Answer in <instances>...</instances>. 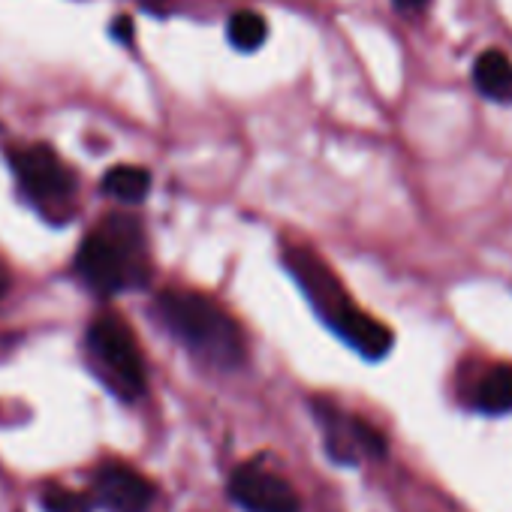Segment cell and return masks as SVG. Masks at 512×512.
<instances>
[{
  "mask_svg": "<svg viewBox=\"0 0 512 512\" xmlns=\"http://www.w3.org/2000/svg\"><path fill=\"white\" fill-rule=\"evenodd\" d=\"M229 497L244 512H299V491L263 464H241L229 479Z\"/></svg>",
  "mask_w": 512,
  "mask_h": 512,
  "instance_id": "6",
  "label": "cell"
},
{
  "mask_svg": "<svg viewBox=\"0 0 512 512\" xmlns=\"http://www.w3.org/2000/svg\"><path fill=\"white\" fill-rule=\"evenodd\" d=\"M392 4L401 10V13H419L428 7V0H392Z\"/></svg>",
  "mask_w": 512,
  "mask_h": 512,
  "instance_id": "15",
  "label": "cell"
},
{
  "mask_svg": "<svg viewBox=\"0 0 512 512\" xmlns=\"http://www.w3.org/2000/svg\"><path fill=\"white\" fill-rule=\"evenodd\" d=\"M476 407L488 416L512 410V365H494L476 386Z\"/></svg>",
  "mask_w": 512,
  "mask_h": 512,
  "instance_id": "10",
  "label": "cell"
},
{
  "mask_svg": "<svg viewBox=\"0 0 512 512\" xmlns=\"http://www.w3.org/2000/svg\"><path fill=\"white\" fill-rule=\"evenodd\" d=\"M154 482L124 461H106L94 473V506L106 512H148L154 503Z\"/></svg>",
  "mask_w": 512,
  "mask_h": 512,
  "instance_id": "8",
  "label": "cell"
},
{
  "mask_svg": "<svg viewBox=\"0 0 512 512\" xmlns=\"http://www.w3.org/2000/svg\"><path fill=\"white\" fill-rule=\"evenodd\" d=\"M112 34L118 37V40H133V22L127 19V16H118L115 22H112Z\"/></svg>",
  "mask_w": 512,
  "mask_h": 512,
  "instance_id": "14",
  "label": "cell"
},
{
  "mask_svg": "<svg viewBox=\"0 0 512 512\" xmlns=\"http://www.w3.org/2000/svg\"><path fill=\"white\" fill-rule=\"evenodd\" d=\"M266 40H269V22L260 13L238 10L229 19V43L238 52H256V49H263Z\"/></svg>",
  "mask_w": 512,
  "mask_h": 512,
  "instance_id": "12",
  "label": "cell"
},
{
  "mask_svg": "<svg viewBox=\"0 0 512 512\" xmlns=\"http://www.w3.org/2000/svg\"><path fill=\"white\" fill-rule=\"evenodd\" d=\"M10 166L16 172L25 196L49 217H61L76 196V175L49 145H31L10 154Z\"/></svg>",
  "mask_w": 512,
  "mask_h": 512,
  "instance_id": "4",
  "label": "cell"
},
{
  "mask_svg": "<svg viewBox=\"0 0 512 512\" xmlns=\"http://www.w3.org/2000/svg\"><path fill=\"white\" fill-rule=\"evenodd\" d=\"M160 323L178 338L193 359L217 371H235L244 362V335L214 299L193 290H163L154 302Z\"/></svg>",
  "mask_w": 512,
  "mask_h": 512,
  "instance_id": "2",
  "label": "cell"
},
{
  "mask_svg": "<svg viewBox=\"0 0 512 512\" xmlns=\"http://www.w3.org/2000/svg\"><path fill=\"white\" fill-rule=\"evenodd\" d=\"M284 260H287L290 275L299 281V287L305 290V296L317 308V314L341 335L353 323V317L359 314V308L350 302L347 290L332 275V269L320 260L317 253H311L305 247H287Z\"/></svg>",
  "mask_w": 512,
  "mask_h": 512,
  "instance_id": "5",
  "label": "cell"
},
{
  "mask_svg": "<svg viewBox=\"0 0 512 512\" xmlns=\"http://www.w3.org/2000/svg\"><path fill=\"white\" fill-rule=\"evenodd\" d=\"M100 187L118 202H142L151 190V172L142 166H112Z\"/></svg>",
  "mask_w": 512,
  "mask_h": 512,
  "instance_id": "11",
  "label": "cell"
},
{
  "mask_svg": "<svg viewBox=\"0 0 512 512\" xmlns=\"http://www.w3.org/2000/svg\"><path fill=\"white\" fill-rule=\"evenodd\" d=\"M473 85L494 103H512V61L497 49L482 52L473 64Z\"/></svg>",
  "mask_w": 512,
  "mask_h": 512,
  "instance_id": "9",
  "label": "cell"
},
{
  "mask_svg": "<svg viewBox=\"0 0 512 512\" xmlns=\"http://www.w3.org/2000/svg\"><path fill=\"white\" fill-rule=\"evenodd\" d=\"M88 353L118 398L136 401L145 395V359L133 329L118 314H100L88 326Z\"/></svg>",
  "mask_w": 512,
  "mask_h": 512,
  "instance_id": "3",
  "label": "cell"
},
{
  "mask_svg": "<svg viewBox=\"0 0 512 512\" xmlns=\"http://www.w3.org/2000/svg\"><path fill=\"white\" fill-rule=\"evenodd\" d=\"M73 266L82 284L97 296L142 290L151 278L142 226L127 214H109L82 238Z\"/></svg>",
  "mask_w": 512,
  "mask_h": 512,
  "instance_id": "1",
  "label": "cell"
},
{
  "mask_svg": "<svg viewBox=\"0 0 512 512\" xmlns=\"http://www.w3.org/2000/svg\"><path fill=\"white\" fill-rule=\"evenodd\" d=\"M323 434H326V449L338 464H356L359 455H374L383 458L386 455V437L368 425L359 416H347L332 404H314Z\"/></svg>",
  "mask_w": 512,
  "mask_h": 512,
  "instance_id": "7",
  "label": "cell"
},
{
  "mask_svg": "<svg viewBox=\"0 0 512 512\" xmlns=\"http://www.w3.org/2000/svg\"><path fill=\"white\" fill-rule=\"evenodd\" d=\"M10 269H7V263H0V299L7 296V290H10Z\"/></svg>",
  "mask_w": 512,
  "mask_h": 512,
  "instance_id": "16",
  "label": "cell"
},
{
  "mask_svg": "<svg viewBox=\"0 0 512 512\" xmlns=\"http://www.w3.org/2000/svg\"><path fill=\"white\" fill-rule=\"evenodd\" d=\"M46 512H94V497L91 494H79L61 485H49L40 497Z\"/></svg>",
  "mask_w": 512,
  "mask_h": 512,
  "instance_id": "13",
  "label": "cell"
}]
</instances>
